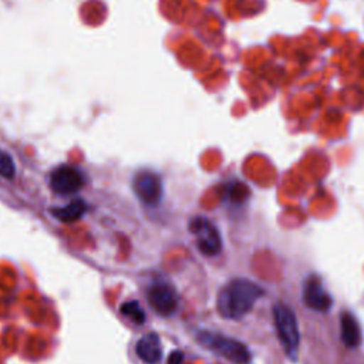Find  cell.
I'll list each match as a JSON object with an SVG mask.
<instances>
[{"mask_svg": "<svg viewBox=\"0 0 364 364\" xmlns=\"http://www.w3.org/2000/svg\"><path fill=\"white\" fill-rule=\"evenodd\" d=\"M85 183L84 173L71 165H63L55 168L50 175V186L55 193L70 195L82 188Z\"/></svg>", "mask_w": 364, "mask_h": 364, "instance_id": "obj_6", "label": "cell"}, {"mask_svg": "<svg viewBox=\"0 0 364 364\" xmlns=\"http://www.w3.org/2000/svg\"><path fill=\"white\" fill-rule=\"evenodd\" d=\"M149 306L161 316H171L176 311L178 296L175 289L166 283H156L148 290Z\"/></svg>", "mask_w": 364, "mask_h": 364, "instance_id": "obj_7", "label": "cell"}, {"mask_svg": "<svg viewBox=\"0 0 364 364\" xmlns=\"http://www.w3.org/2000/svg\"><path fill=\"white\" fill-rule=\"evenodd\" d=\"M136 355L146 364H156L162 357L161 340L155 333H148L139 338L135 347Z\"/></svg>", "mask_w": 364, "mask_h": 364, "instance_id": "obj_9", "label": "cell"}, {"mask_svg": "<svg viewBox=\"0 0 364 364\" xmlns=\"http://www.w3.org/2000/svg\"><path fill=\"white\" fill-rule=\"evenodd\" d=\"M263 296V289L247 279L230 280L218 296V311L225 318H240Z\"/></svg>", "mask_w": 364, "mask_h": 364, "instance_id": "obj_1", "label": "cell"}, {"mask_svg": "<svg viewBox=\"0 0 364 364\" xmlns=\"http://www.w3.org/2000/svg\"><path fill=\"white\" fill-rule=\"evenodd\" d=\"M198 343L235 364H247L252 358L250 351L245 344L218 333L200 331L198 334Z\"/></svg>", "mask_w": 364, "mask_h": 364, "instance_id": "obj_2", "label": "cell"}, {"mask_svg": "<svg viewBox=\"0 0 364 364\" xmlns=\"http://www.w3.org/2000/svg\"><path fill=\"white\" fill-rule=\"evenodd\" d=\"M183 354L181 351H172L168 357V364H182Z\"/></svg>", "mask_w": 364, "mask_h": 364, "instance_id": "obj_14", "label": "cell"}, {"mask_svg": "<svg viewBox=\"0 0 364 364\" xmlns=\"http://www.w3.org/2000/svg\"><path fill=\"white\" fill-rule=\"evenodd\" d=\"M16 173V166L9 154L0 151V175L4 178H13Z\"/></svg>", "mask_w": 364, "mask_h": 364, "instance_id": "obj_13", "label": "cell"}, {"mask_svg": "<svg viewBox=\"0 0 364 364\" xmlns=\"http://www.w3.org/2000/svg\"><path fill=\"white\" fill-rule=\"evenodd\" d=\"M85 210H87V203L82 199H74L65 206L51 209V213L58 220L64 223H70V222L78 220L85 213Z\"/></svg>", "mask_w": 364, "mask_h": 364, "instance_id": "obj_11", "label": "cell"}, {"mask_svg": "<svg viewBox=\"0 0 364 364\" xmlns=\"http://www.w3.org/2000/svg\"><path fill=\"white\" fill-rule=\"evenodd\" d=\"M303 300L309 309H313L316 311H327L333 304V299L323 287L320 277H317L316 274H311L304 282Z\"/></svg>", "mask_w": 364, "mask_h": 364, "instance_id": "obj_8", "label": "cell"}, {"mask_svg": "<svg viewBox=\"0 0 364 364\" xmlns=\"http://www.w3.org/2000/svg\"><path fill=\"white\" fill-rule=\"evenodd\" d=\"M340 336L346 347L354 348L361 341V330L357 318L350 311H343L340 316Z\"/></svg>", "mask_w": 364, "mask_h": 364, "instance_id": "obj_10", "label": "cell"}, {"mask_svg": "<svg viewBox=\"0 0 364 364\" xmlns=\"http://www.w3.org/2000/svg\"><path fill=\"white\" fill-rule=\"evenodd\" d=\"M189 230L196 237V245L203 255L215 256L220 252L222 249L220 235L209 219L203 216L193 218L189 223Z\"/></svg>", "mask_w": 364, "mask_h": 364, "instance_id": "obj_4", "label": "cell"}, {"mask_svg": "<svg viewBox=\"0 0 364 364\" xmlns=\"http://www.w3.org/2000/svg\"><path fill=\"white\" fill-rule=\"evenodd\" d=\"M132 189L141 202L154 206L162 198V179L154 171L141 169L134 175Z\"/></svg>", "mask_w": 364, "mask_h": 364, "instance_id": "obj_5", "label": "cell"}, {"mask_svg": "<svg viewBox=\"0 0 364 364\" xmlns=\"http://www.w3.org/2000/svg\"><path fill=\"white\" fill-rule=\"evenodd\" d=\"M273 320L277 336L289 355L296 354L300 341L299 324L294 311L284 303H277L273 307Z\"/></svg>", "mask_w": 364, "mask_h": 364, "instance_id": "obj_3", "label": "cell"}, {"mask_svg": "<svg viewBox=\"0 0 364 364\" xmlns=\"http://www.w3.org/2000/svg\"><path fill=\"white\" fill-rule=\"evenodd\" d=\"M121 313L136 324H142L145 321V313L136 300H129L124 303L121 306Z\"/></svg>", "mask_w": 364, "mask_h": 364, "instance_id": "obj_12", "label": "cell"}]
</instances>
